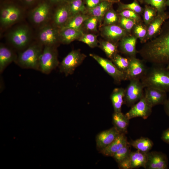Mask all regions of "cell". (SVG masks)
Returning a JSON list of instances; mask_svg holds the SVG:
<instances>
[{
    "label": "cell",
    "mask_w": 169,
    "mask_h": 169,
    "mask_svg": "<svg viewBox=\"0 0 169 169\" xmlns=\"http://www.w3.org/2000/svg\"><path fill=\"white\" fill-rule=\"evenodd\" d=\"M144 44L138 51L144 61L153 65L169 66V18L159 34Z\"/></svg>",
    "instance_id": "6da1fadb"
},
{
    "label": "cell",
    "mask_w": 169,
    "mask_h": 169,
    "mask_svg": "<svg viewBox=\"0 0 169 169\" xmlns=\"http://www.w3.org/2000/svg\"><path fill=\"white\" fill-rule=\"evenodd\" d=\"M140 80L144 88L153 87L169 92V69L166 66L153 65Z\"/></svg>",
    "instance_id": "7a4b0ae2"
},
{
    "label": "cell",
    "mask_w": 169,
    "mask_h": 169,
    "mask_svg": "<svg viewBox=\"0 0 169 169\" xmlns=\"http://www.w3.org/2000/svg\"><path fill=\"white\" fill-rule=\"evenodd\" d=\"M43 45L39 42L29 45L17 55L14 62L23 68L39 70V60L43 49Z\"/></svg>",
    "instance_id": "3957f363"
},
{
    "label": "cell",
    "mask_w": 169,
    "mask_h": 169,
    "mask_svg": "<svg viewBox=\"0 0 169 169\" xmlns=\"http://www.w3.org/2000/svg\"><path fill=\"white\" fill-rule=\"evenodd\" d=\"M31 32L25 25L18 26L11 30L7 35V38L10 44L18 50H23L29 45Z\"/></svg>",
    "instance_id": "277c9868"
},
{
    "label": "cell",
    "mask_w": 169,
    "mask_h": 169,
    "mask_svg": "<svg viewBox=\"0 0 169 169\" xmlns=\"http://www.w3.org/2000/svg\"><path fill=\"white\" fill-rule=\"evenodd\" d=\"M59 64L56 47L44 46L40 57L39 70L44 74H48Z\"/></svg>",
    "instance_id": "5b68a950"
},
{
    "label": "cell",
    "mask_w": 169,
    "mask_h": 169,
    "mask_svg": "<svg viewBox=\"0 0 169 169\" xmlns=\"http://www.w3.org/2000/svg\"><path fill=\"white\" fill-rule=\"evenodd\" d=\"M86 57V56L82 53L79 49L72 50L63 59L59 64L60 72L66 76L72 74Z\"/></svg>",
    "instance_id": "8992f818"
},
{
    "label": "cell",
    "mask_w": 169,
    "mask_h": 169,
    "mask_svg": "<svg viewBox=\"0 0 169 169\" xmlns=\"http://www.w3.org/2000/svg\"><path fill=\"white\" fill-rule=\"evenodd\" d=\"M23 14L22 10L15 5L9 4L3 6L0 12L1 27L3 28H8L19 21Z\"/></svg>",
    "instance_id": "52a82bcc"
},
{
    "label": "cell",
    "mask_w": 169,
    "mask_h": 169,
    "mask_svg": "<svg viewBox=\"0 0 169 169\" xmlns=\"http://www.w3.org/2000/svg\"><path fill=\"white\" fill-rule=\"evenodd\" d=\"M144 87L140 80L134 79L125 89L124 103L128 107H131L144 96Z\"/></svg>",
    "instance_id": "ba28073f"
},
{
    "label": "cell",
    "mask_w": 169,
    "mask_h": 169,
    "mask_svg": "<svg viewBox=\"0 0 169 169\" xmlns=\"http://www.w3.org/2000/svg\"><path fill=\"white\" fill-rule=\"evenodd\" d=\"M89 55L113 79L115 83L119 84L122 81L126 80L125 73L120 70L111 60L95 54H90Z\"/></svg>",
    "instance_id": "9c48e42d"
},
{
    "label": "cell",
    "mask_w": 169,
    "mask_h": 169,
    "mask_svg": "<svg viewBox=\"0 0 169 169\" xmlns=\"http://www.w3.org/2000/svg\"><path fill=\"white\" fill-rule=\"evenodd\" d=\"M59 29L54 25H45L39 30L38 35V42L43 45L56 47L59 43Z\"/></svg>",
    "instance_id": "30bf717a"
},
{
    "label": "cell",
    "mask_w": 169,
    "mask_h": 169,
    "mask_svg": "<svg viewBox=\"0 0 169 169\" xmlns=\"http://www.w3.org/2000/svg\"><path fill=\"white\" fill-rule=\"evenodd\" d=\"M101 34L105 40L118 44L120 40L130 33L118 24L102 26Z\"/></svg>",
    "instance_id": "8fae6325"
},
{
    "label": "cell",
    "mask_w": 169,
    "mask_h": 169,
    "mask_svg": "<svg viewBox=\"0 0 169 169\" xmlns=\"http://www.w3.org/2000/svg\"><path fill=\"white\" fill-rule=\"evenodd\" d=\"M152 107L145 100L144 96L131 107L129 110L125 115L127 118L131 119L141 117L146 119L151 114Z\"/></svg>",
    "instance_id": "7c38bea8"
},
{
    "label": "cell",
    "mask_w": 169,
    "mask_h": 169,
    "mask_svg": "<svg viewBox=\"0 0 169 169\" xmlns=\"http://www.w3.org/2000/svg\"><path fill=\"white\" fill-rule=\"evenodd\" d=\"M147 69L142 60L136 57L130 58L129 65L125 73L126 80H141Z\"/></svg>",
    "instance_id": "4fadbf2b"
},
{
    "label": "cell",
    "mask_w": 169,
    "mask_h": 169,
    "mask_svg": "<svg viewBox=\"0 0 169 169\" xmlns=\"http://www.w3.org/2000/svg\"><path fill=\"white\" fill-rule=\"evenodd\" d=\"M169 18V13L166 11L157 13L156 15L147 26V33L143 43L156 36L160 32L165 21Z\"/></svg>",
    "instance_id": "5bb4252c"
},
{
    "label": "cell",
    "mask_w": 169,
    "mask_h": 169,
    "mask_svg": "<svg viewBox=\"0 0 169 169\" xmlns=\"http://www.w3.org/2000/svg\"><path fill=\"white\" fill-rule=\"evenodd\" d=\"M147 159L145 169H167L168 159L166 154L157 151L147 153Z\"/></svg>",
    "instance_id": "9a60e30c"
},
{
    "label": "cell",
    "mask_w": 169,
    "mask_h": 169,
    "mask_svg": "<svg viewBox=\"0 0 169 169\" xmlns=\"http://www.w3.org/2000/svg\"><path fill=\"white\" fill-rule=\"evenodd\" d=\"M145 88L144 97L152 107L156 105H164L167 99V92L153 87Z\"/></svg>",
    "instance_id": "2e32d148"
},
{
    "label": "cell",
    "mask_w": 169,
    "mask_h": 169,
    "mask_svg": "<svg viewBox=\"0 0 169 169\" xmlns=\"http://www.w3.org/2000/svg\"><path fill=\"white\" fill-rule=\"evenodd\" d=\"M50 7L46 3H42L33 9L30 13V19L36 25L44 23L48 20L50 14Z\"/></svg>",
    "instance_id": "e0dca14e"
},
{
    "label": "cell",
    "mask_w": 169,
    "mask_h": 169,
    "mask_svg": "<svg viewBox=\"0 0 169 169\" xmlns=\"http://www.w3.org/2000/svg\"><path fill=\"white\" fill-rule=\"evenodd\" d=\"M120 133L114 126L99 133L96 138L97 149L100 151L107 147Z\"/></svg>",
    "instance_id": "ac0fdd59"
},
{
    "label": "cell",
    "mask_w": 169,
    "mask_h": 169,
    "mask_svg": "<svg viewBox=\"0 0 169 169\" xmlns=\"http://www.w3.org/2000/svg\"><path fill=\"white\" fill-rule=\"evenodd\" d=\"M137 38L131 33L121 39L118 43L120 52L127 57H136L137 51L136 45Z\"/></svg>",
    "instance_id": "d6986e66"
},
{
    "label": "cell",
    "mask_w": 169,
    "mask_h": 169,
    "mask_svg": "<svg viewBox=\"0 0 169 169\" xmlns=\"http://www.w3.org/2000/svg\"><path fill=\"white\" fill-rule=\"evenodd\" d=\"M128 142L125 133H121L111 144L100 151V152L105 156L112 157L116 152Z\"/></svg>",
    "instance_id": "ffe728a7"
},
{
    "label": "cell",
    "mask_w": 169,
    "mask_h": 169,
    "mask_svg": "<svg viewBox=\"0 0 169 169\" xmlns=\"http://www.w3.org/2000/svg\"><path fill=\"white\" fill-rule=\"evenodd\" d=\"M84 33L82 30H78L69 28L63 27L59 29V43L69 44L75 40H78Z\"/></svg>",
    "instance_id": "44dd1931"
},
{
    "label": "cell",
    "mask_w": 169,
    "mask_h": 169,
    "mask_svg": "<svg viewBox=\"0 0 169 169\" xmlns=\"http://www.w3.org/2000/svg\"><path fill=\"white\" fill-rule=\"evenodd\" d=\"M70 16L68 4L60 6L55 10L53 16L54 26L59 29L63 28Z\"/></svg>",
    "instance_id": "7402d4cb"
},
{
    "label": "cell",
    "mask_w": 169,
    "mask_h": 169,
    "mask_svg": "<svg viewBox=\"0 0 169 169\" xmlns=\"http://www.w3.org/2000/svg\"><path fill=\"white\" fill-rule=\"evenodd\" d=\"M17 55L9 48L1 44L0 45V73L13 62H15Z\"/></svg>",
    "instance_id": "603a6c76"
},
{
    "label": "cell",
    "mask_w": 169,
    "mask_h": 169,
    "mask_svg": "<svg viewBox=\"0 0 169 169\" xmlns=\"http://www.w3.org/2000/svg\"><path fill=\"white\" fill-rule=\"evenodd\" d=\"M113 3L109 0H103L94 8L87 9V13L96 17L101 24L106 13L112 8Z\"/></svg>",
    "instance_id": "cb8c5ba5"
},
{
    "label": "cell",
    "mask_w": 169,
    "mask_h": 169,
    "mask_svg": "<svg viewBox=\"0 0 169 169\" xmlns=\"http://www.w3.org/2000/svg\"><path fill=\"white\" fill-rule=\"evenodd\" d=\"M112 123L120 132L126 133L129 126V120L121 112H115L112 115Z\"/></svg>",
    "instance_id": "d4e9b609"
},
{
    "label": "cell",
    "mask_w": 169,
    "mask_h": 169,
    "mask_svg": "<svg viewBox=\"0 0 169 169\" xmlns=\"http://www.w3.org/2000/svg\"><path fill=\"white\" fill-rule=\"evenodd\" d=\"M125 92V89L121 87L115 88L112 92L110 98L114 112H121L122 106L124 103Z\"/></svg>",
    "instance_id": "484cf974"
},
{
    "label": "cell",
    "mask_w": 169,
    "mask_h": 169,
    "mask_svg": "<svg viewBox=\"0 0 169 169\" xmlns=\"http://www.w3.org/2000/svg\"><path fill=\"white\" fill-rule=\"evenodd\" d=\"M147 153L138 150L131 151L130 154L131 169L140 167L145 168L147 159Z\"/></svg>",
    "instance_id": "4316f807"
},
{
    "label": "cell",
    "mask_w": 169,
    "mask_h": 169,
    "mask_svg": "<svg viewBox=\"0 0 169 169\" xmlns=\"http://www.w3.org/2000/svg\"><path fill=\"white\" fill-rule=\"evenodd\" d=\"M90 15L87 13H80L71 17L63 27L82 30L84 22Z\"/></svg>",
    "instance_id": "83f0119b"
},
{
    "label": "cell",
    "mask_w": 169,
    "mask_h": 169,
    "mask_svg": "<svg viewBox=\"0 0 169 169\" xmlns=\"http://www.w3.org/2000/svg\"><path fill=\"white\" fill-rule=\"evenodd\" d=\"M129 143L137 150L146 153L149 152L153 146L152 141L146 137H142L135 140H132Z\"/></svg>",
    "instance_id": "f1b7e54d"
},
{
    "label": "cell",
    "mask_w": 169,
    "mask_h": 169,
    "mask_svg": "<svg viewBox=\"0 0 169 169\" xmlns=\"http://www.w3.org/2000/svg\"><path fill=\"white\" fill-rule=\"evenodd\" d=\"M100 48L104 52L106 56L111 59L117 54L118 44L106 40H101L99 42Z\"/></svg>",
    "instance_id": "f546056e"
},
{
    "label": "cell",
    "mask_w": 169,
    "mask_h": 169,
    "mask_svg": "<svg viewBox=\"0 0 169 169\" xmlns=\"http://www.w3.org/2000/svg\"><path fill=\"white\" fill-rule=\"evenodd\" d=\"M118 3L117 12H119L124 10L133 11L140 15L143 14L144 8L142 7L137 0H134L131 3L125 4L119 2Z\"/></svg>",
    "instance_id": "4dcf8cb0"
},
{
    "label": "cell",
    "mask_w": 169,
    "mask_h": 169,
    "mask_svg": "<svg viewBox=\"0 0 169 169\" xmlns=\"http://www.w3.org/2000/svg\"><path fill=\"white\" fill-rule=\"evenodd\" d=\"M68 5L70 17L80 13H87V9L84 6L83 0H71Z\"/></svg>",
    "instance_id": "1f68e13d"
},
{
    "label": "cell",
    "mask_w": 169,
    "mask_h": 169,
    "mask_svg": "<svg viewBox=\"0 0 169 169\" xmlns=\"http://www.w3.org/2000/svg\"><path fill=\"white\" fill-rule=\"evenodd\" d=\"M111 60L120 70L125 73L129 65L130 58L123 57L117 53Z\"/></svg>",
    "instance_id": "d6a6232c"
},
{
    "label": "cell",
    "mask_w": 169,
    "mask_h": 169,
    "mask_svg": "<svg viewBox=\"0 0 169 169\" xmlns=\"http://www.w3.org/2000/svg\"><path fill=\"white\" fill-rule=\"evenodd\" d=\"M147 33V27L143 21L137 23L133 28L131 33L137 38L139 39L141 43H143Z\"/></svg>",
    "instance_id": "836d02e7"
},
{
    "label": "cell",
    "mask_w": 169,
    "mask_h": 169,
    "mask_svg": "<svg viewBox=\"0 0 169 169\" xmlns=\"http://www.w3.org/2000/svg\"><path fill=\"white\" fill-rule=\"evenodd\" d=\"M157 13L156 10L153 7L145 4L143 13V22L147 27L153 20Z\"/></svg>",
    "instance_id": "e575fe53"
},
{
    "label": "cell",
    "mask_w": 169,
    "mask_h": 169,
    "mask_svg": "<svg viewBox=\"0 0 169 169\" xmlns=\"http://www.w3.org/2000/svg\"><path fill=\"white\" fill-rule=\"evenodd\" d=\"M120 16L113 8L109 10L105 15L101 26L118 24Z\"/></svg>",
    "instance_id": "d590c367"
},
{
    "label": "cell",
    "mask_w": 169,
    "mask_h": 169,
    "mask_svg": "<svg viewBox=\"0 0 169 169\" xmlns=\"http://www.w3.org/2000/svg\"><path fill=\"white\" fill-rule=\"evenodd\" d=\"M78 40L86 44L91 48L97 47L99 43L97 36L95 34L90 33H84Z\"/></svg>",
    "instance_id": "8d00e7d4"
},
{
    "label": "cell",
    "mask_w": 169,
    "mask_h": 169,
    "mask_svg": "<svg viewBox=\"0 0 169 169\" xmlns=\"http://www.w3.org/2000/svg\"><path fill=\"white\" fill-rule=\"evenodd\" d=\"M131 146L128 142L113 155L112 157L117 163L129 156L131 152Z\"/></svg>",
    "instance_id": "74e56055"
},
{
    "label": "cell",
    "mask_w": 169,
    "mask_h": 169,
    "mask_svg": "<svg viewBox=\"0 0 169 169\" xmlns=\"http://www.w3.org/2000/svg\"><path fill=\"white\" fill-rule=\"evenodd\" d=\"M144 4L153 7L156 10L157 13L165 12L167 7L166 0H145Z\"/></svg>",
    "instance_id": "f35d334b"
},
{
    "label": "cell",
    "mask_w": 169,
    "mask_h": 169,
    "mask_svg": "<svg viewBox=\"0 0 169 169\" xmlns=\"http://www.w3.org/2000/svg\"><path fill=\"white\" fill-rule=\"evenodd\" d=\"M137 23L134 19L120 16L118 24L126 31L131 33L133 28Z\"/></svg>",
    "instance_id": "ab89813d"
},
{
    "label": "cell",
    "mask_w": 169,
    "mask_h": 169,
    "mask_svg": "<svg viewBox=\"0 0 169 169\" xmlns=\"http://www.w3.org/2000/svg\"><path fill=\"white\" fill-rule=\"evenodd\" d=\"M98 22V20L96 17L90 16L85 20L83 25L86 30L91 32H97V25Z\"/></svg>",
    "instance_id": "60d3db41"
},
{
    "label": "cell",
    "mask_w": 169,
    "mask_h": 169,
    "mask_svg": "<svg viewBox=\"0 0 169 169\" xmlns=\"http://www.w3.org/2000/svg\"><path fill=\"white\" fill-rule=\"evenodd\" d=\"M118 13L120 16L134 19L136 21L137 23L143 21L141 19L140 15L133 11L124 10Z\"/></svg>",
    "instance_id": "b9f144b4"
},
{
    "label": "cell",
    "mask_w": 169,
    "mask_h": 169,
    "mask_svg": "<svg viewBox=\"0 0 169 169\" xmlns=\"http://www.w3.org/2000/svg\"><path fill=\"white\" fill-rule=\"evenodd\" d=\"M118 164V167L119 169H131V162L130 155Z\"/></svg>",
    "instance_id": "7bdbcfd3"
},
{
    "label": "cell",
    "mask_w": 169,
    "mask_h": 169,
    "mask_svg": "<svg viewBox=\"0 0 169 169\" xmlns=\"http://www.w3.org/2000/svg\"><path fill=\"white\" fill-rule=\"evenodd\" d=\"M103 0H85L87 9L94 8Z\"/></svg>",
    "instance_id": "ee69618b"
},
{
    "label": "cell",
    "mask_w": 169,
    "mask_h": 169,
    "mask_svg": "<svg viewBox=\"0 0 169 169\" xmlns=\"http://www.w3.org/2000/svg\"><path fill=\"white\" fill-rule=\"evenodd\" d=\"M161 139L164 142L169 145V128L163 131Z\"/></svg>",
    "instance_id": "f6af8a7d"
},
{
    "label": "cell",
    "mask_w": 169,
    "mask_h": 169,
    "mask_svg": "<svg viewBox=\"0 0 169 169\" xmlns=\"http://www.w3.org/2000/svg\"><path fill=\"white\" fill-rule=\"evenodd\" d=\"M163 105L165 112L169 117V98L168 99H167Z\"/></svg>",
    "instance_id": "bcb514c9"
},
{
    "label": "cell",
    "mask_w": 169,
    "mask_h": 169,
    "mask_svg": "<svg viewBox=\"0 0 169 169\" xmlns=\"http://www.w3.org/2000/svg\"><path fill=\"white\" fill-rule=\"evenodd\" d=\"M27 5H30L34 3L36 0H22Z\"/></svg>",
    "instance_id": "7dc6e473"
},
{
    "label": "cell",
    "mask_w": 169,
    "mask_h": 169,
    "mask_svg": "<svg viewBox=\"0 0 169 169\" xmlns=\"http://www.w3.org/2000/svg\"><path fill=\"white\" fill-rule=\"evenodd\" d=\"M52 2L54 3H61L65 2L67 0H50Z\"/></svg>",
    "instance_id": "c3c4849f"
},
{
    "label": "cell",
    "mask_w": 169,
    "mask_h": 169,
    "mask_svg": "<svg viewBox=\"0 0 169 169\" xmlns=\"http://www.w3.org/2000/svg\"><path fill=\"white\" fill-rule=\"evenodd\" d=\"M141 4H144L145 0H137Z\"/></svg>",
    "instance_id": "681fc988"
},
{
    "label": "cell",
    "mask_w": 169,
    "mask_h": 169,
    "mask_svg": "<svg viewBox=\"0 0 169 169\" xmlns=\"http://www.w3.org/2000/svg\"><path fill=\"white\" fill-rule=\"evenodd\" d=\"M109 0L112 2L113 3H118L120 2V1L121 0Z\"/></svg>",
    "instance_id": "f907efd6"
},
{
    "label": "cell",
    "mask_w": 169,
    "mask_h": 169,
    "mask_svg": "<svg viewBox=\"0 0 169 169\" xmlns=\"http://www.w3.org/2000/svg\"><path fill=\"white\" fill-rule=\"evenodd\" d=\"M166 5L169 7V0H166Z\"/></svg>",
    "instance_id": "816d5d0a"
},
{
    "label": "cell",
    "mask_w": 169,
    "mask_h": 169,
    "mask_svg": "<svg viewBox=\"0 0 169 169\" xmlns=\"http://www.w3.org/2000/svg\"><path fill=\"white\" fill-rule=\"evenodd\" d=\"M167 68L169 69V66L166 67Z\"/></svg>",
    "instance_id": "f5cc1de1"
}]
</instances>
